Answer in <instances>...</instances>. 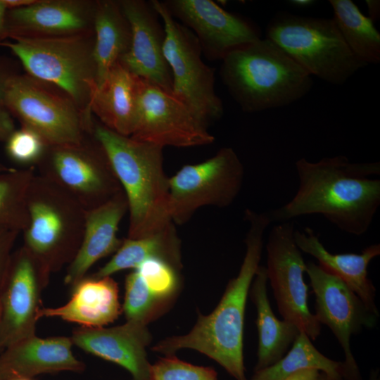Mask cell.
Masks as SVG:
<instances>
[{"label":"cell","mask_w":380,"mask_h":380,"mask_svg":"<svg viewBox=\"0 0 380 380\" xmlns=\"http://www.w3.org/2000/svg\"><path fill=\"white\" fill-rule=\"evenodd\" d=\"M298 187L284 205L265 212L271 223L319 214L340 230L366 233L380 205V163H351L345 156L295 163Z\"/></svg>","instance_id":"obj_1"},{"label":"cell","mask_w":380,"mask_h":380,"mask_svg":"<svg viewBox=\"0 0 380 380\" xmlns=\"http://www.w3.org/2000/svg\"><path fill=\"white\" fill-rule=\"evenodd\" d=\"M249 222L246 254L238 275L231 279L214 310L199 315L194 328L184 336L167 338L152 350L172 355L182 348L198 350L219 363L236 380H248L243 364V326L248 291L260 266L263 236L271 224L265 213L247 209Z\"/></svg>","instance_id":"obj_2"},{"label":"cell","mask_w":380,"mask_h":380,"mask_svg":"<svg viewBox=\"0 0 380 380\" xmlns=\"http://www.w3.org/2000/svg\"><path fill=\"white\" fill-rule=\"evenodd\" d=\"M92 134L104 149L125 194L129 239L159 233L173 225L169 211V178L163 147L120 135L102 124Z\"/></svg>","instance_id":"obj_3"},{"label":"cell","mask_w":380,"mask_h":380,"mask_svg":"<svg viewBox=\"0 0 380 380\" xmlns=\"http://www.w3.org/2000/svg\"><path fill=\"white\" fill-rule=\"evenodd\" d=\"M222 61V81L246 113L288 106L313 84L312 76L267 38L241 46Z\"/></svg>","instance_id":"obj_4"},{"label":"cell","mask_w":380,"mask_h":380,"mask_svg":"<svg viewBox=\"0 0 380 380\" xmlns=\"http://www.w3.org/2000/svg\"><path fill=\"white\" fill-rule=\"evenodd\" d=\"M0 42L32 77L56 86L81 111L87 131L94 127L90 103L96 89L94 32L60 36H11Z\"/></svg>","instance_id":"obj_5"},{"label":"cell","mask_w":380,"mask_h":380,"mask_svg":"<svg viewBox=\"0 0 380 380\" xmlns=\"http://www.w3.org/2000/svg\"><path fill=\"white\" fill-rule=\"evenodd\" d=\"M23 246L50 272L69 265L80 248L86 210L70 194L35 174L27 196Z\"/></svg>","instance_id":"obj_6"},{"label":"cell","mask_w":380,"mask_h":380,"mask_svg":"<svg viewBox=\"0 0 380 380\" xmlns=\"http://www.w3.org/2000/svg\"><path fill=\"white\" fill-rule=\"evenodd\" d=\"M311 76L345 83L367 64L350 51L332 18L279 13L270 21L266 37Z\"/></svg>","instance_id":"obj_7"},{"label":"cell","mask_w":380,"mask_h":380,"mask_svg":"<svg viewBox=\"0 0 380 380\" xmlns=\"http://www.w3.org/2000/svg\"><path fill=\"white\" fill-rule=\"evenodd\" d=\"M151 2L165 31L163 54L171 72L172 93L208 127L224 113L215 89V69L203 62L195 34L170 15L163 1Z\"/></svg>","instance_id":"obj_8"},{"label":"cell","mask_w":380,"mask_h":380,"mask_svg":"<svg viewBox=\"0 0 380 380\" xmlns=\"http://www.w3.org/2000/svg\"><path fill=\"white\" fill-rule=\"evenodd\" d=\"M36 166L39 175L63 188L85 210L104 203L122 190L93 134L77 144L48 146Z\"/></svg>","instance_id":"obj_9"},{"label":"cell","mask_w":380,"mask_h":380,"mask_svg":"<svg viewBox=\"0 0 380 380\" xmlns=\"http://www.w3.org/2000/svg\"><path fill=\"white\" fill-rule=\"evenodd\" d=\"M4 106L22 127L37 132L48 146L77 144L89 134L75 103L30 75L11 76Z\"/></svg>","instance_id":"obj_10"},{"label":"cell","mask_w":380,"mask_h":380,"mask_svg":"<svg viewBox=\"0 0 380 380\" xmlns=\"http://www.w3.org/2000/svg\"><path fill=\"white\" fill-rule=\"evenodd\" d=\"M244 167L230 147L200 163L184 165L169 178V211L173 223L184 224L200 208L230 205L239 194Z\"/></svg>","instance_id":"obj_11"},{"label":"cell","mask_w":380,"mask_h":380,"mask_svg":"<svg viewBox=\"0 0 380 380\" xmlns=\"http://www.w3.org/2000/svg\"><path fill=\"white\" fill-rule=\"evenodd\" d=\"M294 223L286 221L271 229L267 242V274L279 313L314 341L321 332V324L308 305V287L301 251L294 239Z\"/></svg>","instance_id":"obj_12"},{"label":"cell","mask_w":380,"mask_h":380,"mask_svg":"<svg viewBox=\"0 0 380 380\" xmlns=\"http://www.w3.org/2000/svg\"><path fill=\"white\" fill-rule=\"evenodd\" d=\"M181 100L139 77L134 129L130 137L162 147L211 144L215 137Z\"/></svg>","instance_id":"obj_13"},{"label":"cell","mask_w":380,"mask_h":380,"mask_svg":"<svg viewBox=\"0 0 380 380\" xmlns=\"http://www.w3.org/2000/svg\"><path fill=\"white\" fill-rule=\"evenodd\" d=\"M50 274L23 246L13 253L0 292V348L35 335Z\"/></svg>","instance_id":"obj_14"},{"label":"cell","mask_w":380,"mask_h":380,"mask_svg":"<svg viewBox=\"0 0 380 380\" xmlns=\"http://www.w3.org/2000/svg\"><path fill=\"white\" fill-rule=\"evenodd\" d=\"M305 273L315 295V316L334 334L344 353V365L353 374L360 370L352 353V335L376 326L379 317L338 277L313 261L306 262Z\"/></svg>","instance_id":"obj_15"},{"label":"cell","mask_w":380,"mask_h":380,"mask_svg":"<svg viewBox=\"0 0 380 380\" xmlns=\"http://www.w3.org/2000/svg\"><path fill=\"white\" fill-rule=\"evenodd\" d=\"M163 3L176 20L197 38L210 61L222 60L232 51L261 38L253 22L228 12L210 0H166Z\"/></svg>","instance_id":"obj_16"},{"label":"cell","mask_w":380,"mask_h":380,"mask_svg":"<svg viewBox=\"0 0 380 380\" xmlns=\"http://www.w3.org/2000/svg\"><path fill=\"white\" fill-rule=\"evenodd\" d=\"M119 2L131 29L130 45L120 63L135 76L172 93L171 72L163 54L165 31L158 12L151 1Z\"/></svg>","instance_id":"obj_17"},{"label":"cell","mask_w":380,"mask_h":380,"mask_svg":"<svg viewBox=\"0 0 380 380\" xmlns=\"http://www.w3.org/2000/svg\"><path fill=\"white\" fill-rule=\"evenodd\" d=\"M70 338L83 350L124 367L132 380H151L146 352L151 337L146 324L127 321L109 328L81 327Z\"/></svg>","instance_id":"obj_18"},{"label":"cell","mask_w":380,"mask_h":380,"mask_svg":"<svg viewBox=\"0 0 380 380\" xmlns=\"http://www.w3.org/2000/svg\"><path fill=\"white\" fill-rule=\"evenodd\" d=\"M96 3L76 0H38L6 12L8 37L60 36L87 32L93 27Z\"/></svg>","instance_id":"obj_19"},{"label":"cell","mask_w":380,"mask_h":380,"mask_svg":"<svg viewBox=\"0 0 380 380\" xmlns=\"http://www.w3.org/2000/svg\"><path fill=\"white\" fill-rule=\"evenodd\" d=\"M127 211L122 190L104 203L86 210L82 241L65 277L67 285L72 287L98 260L117 251L122 242L117 236L119 224Z\"/></svg>","instance_id":"obj_20"},{"label":"cell","mask_w":380,"mask_h":380,"mask_svg":"<svg viewBox=\"0 0 380 380\" xmlns=\"http://www.w3.org/2000/svg\"><path fill=\"white\" fill-rule=\"evenodd\" d=\"M72 344L65 336L44 338L34 335L23 338L0 353V374L8 380L45 373L82 372L85 366L75 357Z\"/></svg>","instance_id":"obj_21"},{"label":"cell","mask_w":380,"mask_h":380,"mask_svg":"<svg viewBox=\"0 0 380 380\" xmlns=\"http://www.w3.org/2000/svg\"><path fill=\"white\" fill-rule=\"evenodd\" d=\"M293 236L301 252L314 257L324 270L341 279L373 314L379 317L375 303L376 289L367 272L369 262L380 255L379 243L366 247L360 254H334L325 248L318 235L310 227L303 232L295 230Z\"/></svg>","instance_id":"obj_22"},{"label":"cell","mask_w":380,"mask_h":380,"mask_svg":"<svg viewBox=\"0 0 380 380\" xmlns=\"http://www.w3.org/2000/svg\"><path fill=\"white\" fill-rule=\"evenodd\" d=\"M70 300L55 308H42L39 317H57L85 327H103L121 312L117 283L110 277H84L72 287Z\"/></svg>","instance_id":"obj_23"},{"label":"cell","mask_w":380,"mask_h":380,"mask_svg":"<svg viewBox=\"0 0 380 380\" xmlns=\"http://www.w3.org/2000/svg\"><path fill=\"white\" fill-rule=\"evenodd\" d=\"M139 77L120 62L110 69L101 87L94 92L90 111L110 130L130 137L134 129Z\"/></svg>","instance_id":"obj_24"},{"label":"cell","mask_w":380,"mask_h":380,"mask_svg":"<svg viewBox=\"0 0 380 380\" xmlns=\"http://www.w3.org/2000/svg\"><path fill=\"white\" fill-rule=\"evenodd\" d=\"M251 284V298L257 310L258 334L257 363L254 371L270 367L289 350L300 330L293 324L277 318L267 296V270L260 265Z\"/></svg>","instance_id":"obj_25"},{"label":"cell","mask_w":380,"mask_h":380,"mask_svg":"<svg viewBox=\"0 0 380 380\" xmlns=\"http://www.w3.org/2000/svg\"><path fill=\"white\" fill-rule=\"evenodd\" d=\"M93 32V56L96 68L95 92L103 84L110 69L127 51L130 45V25L119 1L105 0L96 2Z\"/></svg>","instance_id":"obj_26"},{"label":"cell","mask_w":380,"mask_h":380,"mask_svg":"<svg viewBox=\"0 0 380 380\" xmlns=\"http://www.w3.org/2000/svg\"><path fill=\"white\" fill-rule=\"evenodd\" d=\"M179 241L174 224L156 234L140 239H126L113 258L91 277L101 278L126 269H137L147 259L156 258L179 267Z\"/></svg>","instance_id":"obj_27"},{"label":"cell","mask_w":380,"mask_h":380,"mask_svg":"<svg viewBox=\"0 0 380 380\" xmlns=\"http://www.w3.org/2000/svg\"><path fill=\"white\" fill-rule=\"evenodd\" d=\"M305 369H315L334 377L346 374L343 362L331 360L320 353L311 339L300 331L291 348L277 362L255 371L251 380H286Z\"/></svg>","instance_id":"obj_28"},{"label":"cell","mask_w":380,"mask_h":380,"mask_svg":"<svg viewBox=\"0 0 380 380\" xmlns=\"http://www.w3.org/2000/svg\"><path fill=\"white\" fill-rule=\"evenodd\" d=\"M338 29L350 51L368 65L380 62V34L351 0H330Z\"/></svg>","instance_id":"obj_29"},{"label":"cell","mask_w":380,"mask_h":380,"mask_svg":"<svg viewBox=\"0 0 380 380\" xmlns=\"http://www.w3.org/2000/svg\"><path fill=\"white\" fill-rule=\"evenodd\" d=\"M34 167L0 172V232L22 233L28 224L27 196Z\"/></svg>","instance_id":"obj_30"},{"label":"cell","mask_w":380,"mask_h":380,"mask_svg":"<svg viewBox=\"0 0 380 380\" xmlns=\"http://www.w3.org/2000/svg\"><path fill=\"white\" fill-rule=\"evenodd\" d=\"M163 302L151 293L137 270L127 276L123 304L127 321L146 324Z\"/></svg>","instance_id":"obj_31"},{"label":"cell","mask_w":380,"mask_h":380,"mask_svg":"<svg viewBox=\"0 0 380 380\" xmlns=\"http://www.w3.org/2000/svg\"><path fill=\"white\" fill-rule=\"evenodd\" d=\"M8 157L14 163L34 167L44 156L48 145L37 132L21 127L15 129L5 141Z\"/></svg>","instance_id":"obj_32"},{"label":"cell","mask_w":380,"mask_h":380,"mask_svg":"<svg viewBox=\"0 0 380 380\" xmlns=\"http://www.w3.org/2000/svg\"><path fill=\"white\" fill-rule=\"evenodd\" d=\"M137 270L151 293L164 300L171 297L178 286L175 267L160 258H149L141 262Z\"/></svg>","instance_id":"obj_33"},{"label":"cell","mask_w":380,"mask_h":380,"mask_svg":"<svg viewBox=\"0 0 380 380\" xmlns=\"http://www.w3.org/2000/svg\"><path fill=\"white\" fill-rule=\"evenodd\" d=\"M151 380H217L211 367L191 365L172 355H167L151 366Z\"/></svg>","instance_id":"obj_34"},{"label":"cell","mask_w":380,"mask_h":380,"mask_svg":"<svg viewBox=\"0 0 380 380\" xmlns=\"http://www.w3.org/2000/svg\"><path fill=\"white\" fill-rule=\"evenodd\" d=\"M20 232L7 231L0 232V292L4 283L11 256L13 248Z\"/></svg>","instance_id":"obj_35"},{"label":"cell","mask_w":380,"mask_h":380,"mask_svg":"<svg viewBox=\"0 0 380 380\" xmlns=\"http://www.w3.org/2000/svg\"><path fill=\"white\" fill-rule=\"evenodd\" d=\"M286 380H362V378L355 377L348 374L340 377H334L315 369H305L295 374Z\"/></svg>","instance_id":"obj_36"},{"label":"cell","mask_w":380,"mask_h":380,"mask_svg":"<svg viewBox=\"0 0 380 380\" xmlns=\"http://www.w3.org/2000/svg\"><path fill=\"white\" fill-rule=\"evenodd\" d=\"M15 129L11 113L5 106H0V141H4Z\"/></svg>","instance_id":"obj_37"},{"label":"cell","mask_w":380,"mask_h":380,"mask_svg":"<svg viewBox=\"0 0 380 380\" xmlns=\"http://www.w3.org/2000/svg\"><path fill=\"white\" fill-rule=\"evenodd\" d=\"M13 74L8 72L0 65V106H4L7 84Z\"/></svg>","instance_id":"obj_38"},{"label":"cell","mask_w":380,"mask_h":380,"mask_svg":"<svg viewBox=\"0 0 380 380\" xmlns=\"http://www.w3.org/2000/svg\"><path fill=\"white\" fill-rule=\"evenodd\" d=\"M366 4L368 8L367 16L373 23L378 20L380 17V1L379 0H366Z\"/></svg>","instance_id":"obj_39"},{"label":"cell","mask_w":380,"mask_h":380,"mask_svg":"<svg viewBox=\"0 0 380 380\" xmlns=\"http://www.w3.org/2000/svg\"><path fill=\"white\" fill-rule=\"evenodd\" d=\"M6 12L7 8L2 0H0V42L6 37L8 32L6 28Z\"/></svg>","instance_id":"obj_40"},{"label":"cell","mask_w":380,"mask_h":380,"mask_svg":"<svg viewBox=\"0 0 380 380\" xmlns=\"http://www.w3.org/2000/svg\"><path fill=\"white\" fill-rule=\"evenodd\" d=\"M8 9L18 8L30 6L36 3L38 0H2Z\"/></svg>","instance_id":"obj_41"},{"label":"cell","mask_w":380,"mask_h":380,"mask_svg":"<svg viewBox=\"0 0 380 380\" xmlns=\"http://www.w3.org/2000/svg\"><path fill=\"white\" fill-rule=\"evenodd\" d=\"M289 3L296 7L305 8L314 4L315 1L313 0H291Z\"/></svg>","instance_id":"obj_42"},{"label":"cell","mask_w":380,"mask_h":380,"mask_svg":"<svg viewBox=\"0 0 380 380\" xmlns=\"http://www.w3.org/2000/svg\"><path fill=\"white\" fill-rule=\"evenodd\" d=\"M8 380H33V379L32 378L18 377V378L10 379Z\"/></svg>","instance_id":"obj_43"},{"label":"cell","mask_w":380,"mask_h":380,"mask_svg":"<svg viewBox=\"0 0 380 380\" xmlns=\"http://www.w3.org/2000/svg\"><path fill=\"white\" fill-rule=\"evenodd\" d=\"M7 168H8V167H6V166H5V165H4L0 164V172H1V171H3V170H6V169H7Z\"/></svg>","instance_id":"obj_44"},{"label":"cell","mask_w":380,"mask_h":380,"mask_svg":"<svg viewBox=\"0 0 380 380\" xmlns=\"http://www.w3.org/2000/svg\"><path fill=\"white\" fill-rule=\"evenodd\" d=\"M3 349L0 348V353L2 352ZM0 380H5L4 378L0 374Z\"/></svg>","instance_id":"obj_45"}]
</instances>
